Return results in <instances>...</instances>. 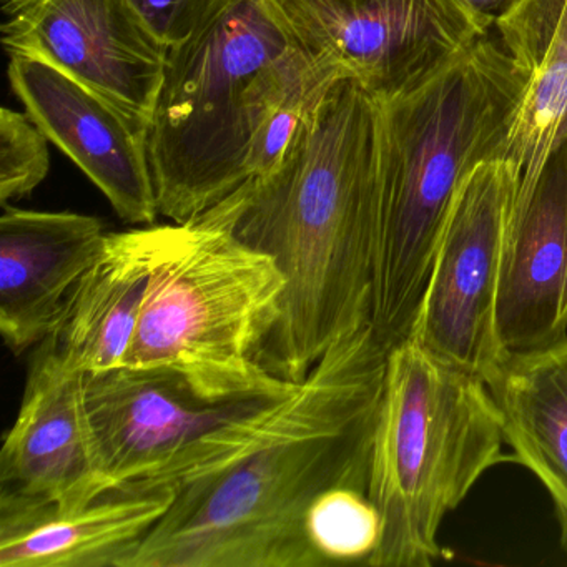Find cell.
I'll return each mask as SVG.
<instances>
[{
  "label": "cell",
  "instance_id": "2e32d148",
  "mask_svg": "<svg viewBox=\"0 0 567 567\" xmlns=\"http://www.w3.org/2000/svg\"><path fill=\"white\" fill-rule=\"evenodd\" d=\"M174 224L105 235L54 330L75 370L105 373L124 364L145 300L172 240Z\"/></svg>",
  "mask_w": 567,
  "mask_h": 567
},
{
  "label": "cell",
  "instance_id": "ba28073f",
  "mask_svg": "<svg viewBox=\"0 0 567 567\" xmlns=\"http://www.w3.org/2000/svg\"><path fill=\"white\" fill-rule=\"evenodd\" d=\"M305 52L357 79L378 101L423 82L486 38L463 0H271Z\"/></svg>",
  "mask_w": 567,
  "mask_h": 567
},
{
  "label": "cell",
  "instance_id": "52a82bcc",
  "mask_svg": "<svg viewBox=\"0 0 567 567\" xmlns=\"http://www.w3.org/2000/svg\"><path fill=\"white\" fill-rule=\"evenodd\" d=\"M519 184V168L506 157L483 162L464 178L406 337L484 381L507 354L497 331V295Z\"/></svg>",
  "mask_w": 567,
  "mask_h": 567
},
{
  "label": "cell",
  "instance_id": "9a60e30c",
  "mask_svg": "<svg viewBox=\"0 0 567 567\" xmlns=\"http://www.w3.org/2000/svg\"><path fill=\"white\" fill-rule=\"evenodd\" d=\"M174 497L141 481L72 511L0 501V567H125Z\"/></svg>",
  "mask_w": 567,
  "mask_h": 567
},
{
  "label": "cell",
  "instance_id": "5b68a950",
  "mask_svg": "<svg viewBox=\"0 0 567 567\" xmlns=\"http://www.w3.org/2000/svg\"><path fill=\"white\" fill-rule=\"evenodd\" d=\"M504 443L483 378L408 338L391 347L368 483L383 536L368 566H433L441 523L506 457Z\"/></svg>",
  "mask_w": 567,
  "mask_h": 567
},
{
  "label": "cell",
  "instance_id": "7402d4cb",
  "mask_svg": "<svg viewBox=\"0 0 567 567\" xmlns=\"http://www.w3.org/2000/svg\"><path fill=\"white\" fill-rule=\"evenodd\" d=\"M237 0H131L141 18L167 48L204 31Z\"/></svg>",
  "mask_w": 567,
  "mask_h": 567
},
{
  "label": "cell",
  "instance_id": "ac0fdd59",
  "mask_svg": "<svg viewBox=\"0 0 567 567\" xmlns=\"http://www.w3.org/2000/svg\"><path fill=\"white\" fill-rule=\"evenodd\" d=\"M514 460L549 493L567 550V340L507 353L487 377Z\"/></svg>",
  "mask_w": 567,
  "mask_h": 567
},
{
  "label": "cell",
  "instance_id": "ffe728a7",
  "mask_svg": "<svg viewBox=\"0 0 567 567\" xmlns=\"http://www.w3.org/2000/svg\"><path fill=\"white\" fill-rule=\"evenodd\" d=\"M49 138L31 115L0 111V202L2 207L32 194L51 168Z\"/></svg>",
  "mask_w": 567,
  "mask_h": 567
},
{
  "label": "cell",
  "instance_id": "7a4b0ae2",
  "mask_svg": "<svg viewBox=\"0 0 567 567\" xmlns=\"http://www.w3.org/2000/svg\"><path fill=\"white\" fill-rule=\"evenodd\" d=\"M380 182V101L331 79L280 164L195 220L268 255L285 278L277 323L257 360L300 383L370 321Z\"/></svg>",
  "mask_w": 567,
  "mask_h": 567
},
{
  "label": "cell",
  "instance_id": "277c9868",
  "mask_svg": "<svg viewBox=\"0 0 567 567\" xmlns=\"http://www.w3.org/2000/svg\"><path fill=\"white\" fill-rule=\"evenodd\" d=\"M317 65L271 0H237L168 48L147 134L158 215L188 224L241 187L258 132Z\"/></svg>",
  "mask_w": 567,
  "mask_h": 567
},
{
  "label": "cell",
  "instance_id": "9c48e42d",
  "mask_svg": "<svg viewBox=\"0 0 567 567\" xmlns=\"http://www.w3.org/2000/svg\"><path fill=\"white\" fill-rule=\"evenodd\" d=\"M291 390L217 393L172 367L122 364L85 377V403L95 447L114 487L141 481L164 483L215 433Z\"/></svg>",
  "mask_w": 567,
  "mask_h": 567
},
{
  "label": "cell",
  "instance_id": "5bb4252c",
  "mask_svg": "<svg viewBox=\"0 0 567 567\" xmlns=\"http://www.w3.org/2000/svg\"><path fill=\"white\" fill-rule=\"evenodd\" d=\"M2 208L0 333L21 354L54 333L107 231L91 215Z\"/></svg>",
  "mask_w": 567,
  "mask_h": 567
},
{
  "label": "cell",
  "instance_id": "4fadbf2b",
  "mask_svg": "<svg viewBox=\"0 0 567 567\" xmlns=\"http://www.w3.org/2000/svg\"><path fill=\"white\" fill-rule=\"evenodd\" d=\"M507 353L567 340V137L536 181L517 190L497 295Z\"/></svg>",
  "mask_w": 567,
  "mask_h": 567
},
{
  "label": "cell",
  "instance_id": "44dd1931",
  "mask_svg": "<svg viewBox=\"0 0 567 567\" xmlns=\"http://www.w3.org/2000/svg\"><path fill=\"white\" fill-rule=\"evenodd\" d=\"M340 74L344 72L334 65L318 62L317 69L271 112L251 147L248 181L270 174L280 164L308 112L320 101L331 79Z\"/></svg>",
  "mask_w": 567,
  "mask_h": 567
},
{
  "label": "cell",
  "instance_id": "30bf717a",
  "mask_svg": "<svg viewBox=\"0 0 567 567\" xmlns=\"http://www.w3.org/2000/svg\"><path fill=\"white\" fill-rule=\"evenodd\" d=\"M2 12L9 58L45 62L151 124L168 48L131 0H19Z\"/></svg>",
  "mask_w": 567,
  "mask_h": 567
},
{
  "label": "cell",
  "instance_id": "603a6c76",
  "mask_svg": "<svg viewBox=\"0 0 567 567\" xmlns=\"http://www.w3.org/2000/svg\"><path fill=\"white\" fill-rule=\"evenodd\" d=\"M464 4L476 12L481 18L486 19L487 22L494 24L497 16L513 2V0H463Z\"/></svg>",
  "mask_w": 567,
  "mask_h": 567
},
{
  "label": "cell",
  "instance_id": "cb8c5ba5",
  "mask_svg": "<svg viewBox=\"0 0 567 567\" xmlns=\"http://www.w3.org/2000/svg\"><path fill=\"white\" fill-rule=\"evenodd\" d=\"M2 2V9L8 8V6L16 4L19 0H0Z\"/></svg>",
  "mask_w": 567,
  "mask_h": 567
},
{
  "label": "cell",
  "instance_id": "7c38bea8",
  "mask_svg": "<svg viewBox=\"0 0 567 567\" xmlns=\"http://www.w3.org/2000/svg\"><path fill=\"white\" fill-rule=\"evenodd\" d=\"M9 81L45 137L101 188L122 220L155 224L158 207L148 165V125L38 59L11 58Z\"/></svg>",
  "mask_w": 567,
  "mask_h": 567
},
{
  "label": "cell",
  "instance_id": "3957f363",
  "mask_svg": "<svg viewBox=\"0 0 567 567\" xmlns=\"http://www.w3.org/2000/svg\"><path fill=\"white\" fill-rule=\"evenodd\" d=\"M527 75L489 38L380 101L371 327L388 347L416 317L441 230L464 178L504 157Z\"/></svg>",
  "mask_w": 567,
  "mask_h": 567
},
{
  "label": "cell",
  "instance_id": "d6986e66",
  "mask_svg": "<svg viewBox=\"0 0 567 567\" xmlns=\"http://www.w3.org/2000/svg\"><path fill=\"white\" fill-rule=\"evenodd\" d=\"M307 534L330 564H367L380 546L383 519L367 491L334 487L321 494L307 517Z\"/></svg>",
  "mask_w": 567,
  "mask_h": 567
},
{
  "label": "cell",
  "instance_id": "8fae6325",
  "mask_svg": "<svg viewBox=\"0 0 567 567\" xmlns=\"http://www.w3.org/2000/svg\"><path fill=\"white\" fill-rule=\"evenodd\" d=\"M85 377L62 357L54 333L35 347L0 453V501L72 511L114 489L95 447Z\"/></svg>",
  "mask_w": 567,
  "mask_h": 567
},
{
  "label": "cell",
  "instance_id": "8992f818",
  "mask_svg": "<svg viewBox=\"0 0 567 567\" xmlns=\"http://www.w3.org/2000/svg\"><path fill=\"white\" fill-rule=\"evenodd\" d=\"M284 290L268 255L200 220L174 224L124 364L177 368L224 394L291 390L257 360Z\"/></svg>",
  "mask_w": 567,
  "mask_h": 567
},
{
  "label": "cell",
  "instance_id": "e0dca14e",
  "mask_svg": "<svg viewBox=\"0 0 567 567\" xmlns=\"http://www.w3.org/2000/svg\"><path fill=\"white\" fill-rule=\"evenodd\" d=\"M494 24L527 75L504 148V157L519 168V187H527L567 137V0H513Z\"/></svg>",
  "mask_w": 567,
  "mask_h": 567
},
{
  "label": "cell",
  "instance_id": "6da1fadb",
  "mask_svg": "<svg viewBox=\"0 0 567 567\" xmlns=\"http://www.w3.org/2000/svg\"><path fill=\"white\" fill-rule=\"evenodd\" d=\"M370 321L303 381L241 420L125 567H323L307 534L315 501L368 493L388 353Z\"/></svg>",
  "mask_w": 567,
  "mask_h": 567
}]
</instances>
